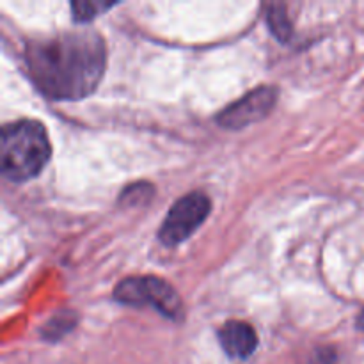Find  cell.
I'll list each match as a JSON object with an SVG mask.
<instances>
[{
  "instance_id": "obj_1",
  "label": "cell",
  "mask_w": 364,
  "mask_h": 364,
  "mask_svg": "<svg viewBox=\"0 0 364 364\" xmlns=\"http://www.w3.org/2000/svg\"><path fill=\"white\" fill-rule=\"evenodd\" d=\"M28 77L52 100H82L96 91L107 66L103 38L92 31L60 32L31 41L25 50Z\"/></svg>"
},
{
  "instance_id": "obj_2",
  "label": "cell",
  "mask_w": 364,
  "mask_h": 364,
  "mask_svg": "<svg viewBox=\"0 0 364 364\" xmlns=\"http://www.w3.org/2000/svg\"><path fill=\"white\" fill-rule=\"evenodd\" d=\"M52 156L46 128L39 121L20 119L6 124L0 135V169L11 181L32 180Z\"/></svg>"
},
{
  "instance_id": "obj_3",
  "label": "cell",
  "mask_w": 364,
  "mask_h": 364,
  "mask_svg": "<svg viewBox=\"0 0 364 364\" xmlns=\"http://www.w3.org/2000/svg\"><path fill=\"white\" fill-rule=\"evenodd\" d=\"M114 301L134 308H153L176 322L183 318V304L178 291L167 281L155 276L123 279L114 290Z\"/></svg>"
},
{
  "instance_id": "obj_4",
  "label": "cell",
  "mask_w": 364,
  "mask_h": 364,
  "mask_svg": "<svg viewBox=\"0 0 364 364\" xmlns=\"http://www.w3.org/2000/svg\"><path fill=\"white\" fill-rule=\"evenodd\" d=\"M212 210V201L205 192H191L171 206L159 231V238L167 247L181 244L203 226Z\"/></svg>"
},
{
  "instance_id": "obj_5",
  "label": "cell",
  "mask_w": 364,
  "mask_h": 364,
  "mask_svg": "<svg viewBox=\"0 0 364 364\" xmlns=\"http://www.w3.org/2000/svg\"><path fill=\"white\" fill-rule=\"evenodd\" d=\"M277 102V89L270 87V85H263V87L255 89V91L247 92L231 103L230 107L223 110L217 117L220 127L230 128V130H238V128H245L252 123L265 119L270 112L274 110Z\"/></svg>"
},
{
  "instance_id": "obj_6",
  "label": "cell",
  "mask_w": 364,
  "mask_h": 364,
  "mask_svg": "<svg viewBox=\"0 0 364 364\" xmlns=\"http://www.w3.org/2000/svg\"><path fill=\"white\" fill-rule=\"evenodd\" d=\"M219 341L230 358L247 359L258 347V334L247 322L231 320L219 331Z\"/></svg>"
},
{
  "instance_id": "obj_7",
  "label": "cell",
  "mask_w": 364,
  "mask_h": 364,
  "mask_svg": "<svg viewBox=\"0 0 364 364\" xmlns=\"http://www.w3.org/2000/svg\"><path fill=\"white\" fill-rule=\"evenodd\" d=\"M267 21H269V27L272 28L276 38H279L281 41L290 39L291 23L288 20L287 7L281 6V4H272V6L267 7Z\"/></svg>"
},
{
  "instance_id": "obj_8",
  "label": "cell",
  "mask_w": 364,
  "mask_h": 364,
  "mask_svg": "<svg viewBox=\"0 0 364 364\" xmlns=\"http://www.w3.org/2000/svg\"><path fill=\"white\" fill-rule=\"evenodd\" d=\"M114 4H102V2H73L71 4V11H73V18L78 23H85V21L95 20L98 14L103 11L112 9Z\"/></svg>"
},
{
  "instance_id": "obj_9",
  "label": "cell",
  "mask_w": 364,
  "mask_h": 364,
  "mask_svg": "<svg viewBox=\"0 0 364 364\" xmlns=\"http://www.w3.org/2000/svg\"><path fill=\"white\" fill-rule=\"evenodd\" d=\"M75 322H73V315L70 313H64V315H57L46 323L45 327V336L50 338V340H57V338L64 336L68 331L73 329Z\"/></svg>"
},
{
  "instance_id": "obj_10",
  "label": "cell",
  "mask_w": 364,
  "mask_h": 364,
  "mask_svg": "<svg viewBox=\"0 0 364 364\" xmlns=\"http://www.w3.org/2000/svg\"><path fill=\"white\" fill-rule=\"evenodd\" d=\"M151 194H153V188L149 187V183H137L123 192V196H121V201L127 203L128 206L141 205L144 199H149V196Z\"/></svg>"
},
{
  "instance_id": "obj_11",
  "label": "cell",
  "mask_w": 364,
  "mask_h": 364,
  "mask_svg": "<svg viewBox=\"0 0 364 364\" xmlns=\"http://www.w3.org/2000/svg\"><path fill=\"white\" fill-rule=\"evenodd\" d=\"M358 326H359V329H363V331H364V311L361 313V316H359V320H358Z\"/></svg>"
}]
</instances>
